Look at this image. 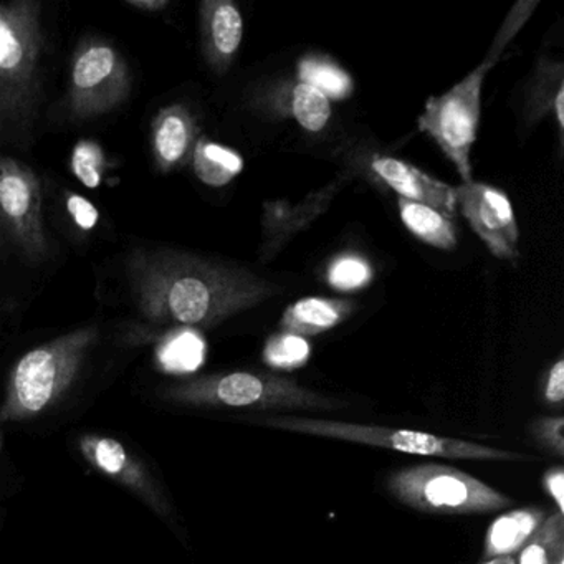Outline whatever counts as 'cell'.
<instances>
[{
    "mask_svg": "<svg viewBox=\"0 0 564 564\" xmlns=\"http://www.w3.org/2000/svg\"><path fill=\"white\" fill-rule=\"evenodd\" d=\"M200 34L207 64L216 74L229 70L243 39V21L230 0H206L200 6Z\"/></svg>",
    "mask_w": 564,
    "mask_h": 564,
    "instance_id": "cell-13",
    "label": "cell"
},
{
    "mask_svg": "<svg viewBox=\"0 0 564 564\" xmlns=\"http://www.w3.org/2000/svg\"><path fill=\"white\" fill-rule=\"evenodd\" d=\"M564 557V518L553 513L544 518L536 533L521 547L518 564H557Z\"/></svg>",
    "mask_w": 564,
    "mask_h": 564,
    "instance_id": "cell-23",
    "label": "cell"
},
{
    "mask_svg": "<svg viewBox=\"0 0 564 564\" xmlns=\"http://www.w3.org/2000/svg\"><path fill=\"white\" fill-rule=\"evenodd\" d=\"M127 4L138 11L160 12L170 6V0H127Z\"/></svg>",
    "mask_w": 564,
    "mask_h": 564,
    "instance_id": "cell-32",
    "label": "cell"
},
{
    "mask_svg": "<svg viewBox=\"0 0 564 564\" xmlns=\"http://www.w3.org/2000/svg\"><path fill=\"white\" fill-rule=\"evenodd\" d=\"M197 143V123L183 105H173L158 113L153 121V151L163 173L184 166Z\"/></svg>",
    "mask_w": 564,
    "mask_h": 564,
    "instance_id": "cell-14",
    "label": "cell"
},
{
    "mask_svg": "<svg viewBox=\"0 0 564 564\" xmlns=\"http://www.w3.org/2000/svg\"><path fill=\"white\" fill-rule=\"evenodd\" d=\"M0 226L29 259L47 256L41 183L14 158H0Z\"/></svg>",
    "mask_w": 564,
    "mask_h": 564,
    "instance_id": "cell-9",
    "label": "cell"
},
{
    "mask_svg": "<svg viewBox=\"0 0 564 564\" xmlns=\"http://www.w3.org/2000/svg\"><path fill=\"white\" fill-rule=\"evenodd\" d=\"M505 564H517V561H514L513 557L508 556L507 561H505Z\"/></svg>",
    "mask_w": 564,
    "mask_h": 564,
    "instance_id": "cell-34",
    "label": "cell"
},
{
    "mask_svg": "<svg viewBox=\"0 0 564 564\" xmlns=\"http://www.w3.org/2000/svg\"><path fill=\"white\" fill-rule=\"evenodd\" d=\"M128 276L138 312L160 326L213 328L280 293L249 270L180 250H134Z\"/></svg>",
    "mask_w": 564,
    "mask_h": 564,
    "instance_id": "cell-1",
    "label": "cell"
},
{
    "mask_svg": "<svg viewBox=\"0 0 564 564\" xmlns=\"http://www.w3.org/2000/svg\"><path fill=\"white\" fill-rule=\"evenodd\" d=\"M98 336L97 326H85L25 352L9 376L0 422L29 421L54 408L80 375Z\"/></svg>",
    "mask_w": 564,
    "mask_h": 564,
    "instance_id": "cell-3",
    "label": "cell"
},
{
    "mask_svg": "<svg viewBox=\"0 0 564 564\" xmlns=\"http://www.w3.org/2000/svg\"><path fill=\"white\" fill-rule=\"evenodd\" d=\"M372 279L371 265L361 257L343 256L328 269V283L341 292H352L368 285Z\"/></svg>",
    "mask_w": 564,
    "mask_h": 564,
    "instance_id": "cell-27",
    "label": "cell"
},
{
    "mask_svg": "<svg viewBox=\"0 0 564 564\" xmlns=\"http://www.w3.org/2000/svg\"><path fill=\"white\" fill-rule=\"evenodd\" d=\"M530 120L543 117L544 113H551L556 118L557 128L561 134L564 131V88H563V65L550 64L547 61H541L538 78L531 90Z\"/></svg>",
    "mask_w": 564,
    "mask_h": 564,
    "instance_id": "cell-21",
    "label": "cell"
},
{
    "mask_svg": "<svg viewBox=\"0 0 564 564\" xmlns=\"http://www.w3.org/2000/svg\"><path fill=\"white\" fill-rule=\"evenodd\" d=\"M72 171L75 177L88 189H98L104 181L105 161L104 150L95 141L84 140L77 143L72 153Z\"/></svg>",
    "mask_w": 564,
    "mask_h": 564,
    "instance_id": "cell-26",
    "label": "cell"
},
{
    "mask_svg": "<svg viewBox=\"0 0 564 564\" xmlns=\"http://www.w3.org/2000/svg\"><path fill=\"white\" fill-rule=\"evenodd\" d=\"M490 67V62H484L441 97L429 98L424 113L419 117V128L454 163L464 184L471 181L470 151L480 121L481 87Z\"/></svg>",
    "mask_w": 564,
    "mask_h": 564,
    "instance_id": "cell-7",
    "label": "cell"
},
{
    "mask_svg": "<svg viewBox=\"0 0 564 564\" xmlns=\"http://www.w3.org/2000/svg\"><path fill=\"white\" fill-rule=\"evenodd\" d=\"M267 427L280 431L299 432L315 437L335 438L351 444L369 447L388 448L402 454L421 455V457L462 458V460H527L530 455L488 447L477 442L462 438L441 437L427 432L411 429H391L382 425L356 424V422L328 421L312 417H265L256 421Z\"/></svg>",
    "mask_w": 564,
    "mask_h": 564,
    "instance_id": "cell-5",
    "label": "cell"
},
{
    "mask_svg": "<svg viewBox=\"0 0 564 564\" xmlns=\"http://www.w3.org/2000/svg\"><path fill=\"white\" fill-rule=\"evenodd\" d=\"M171 401L217 409L252 411H335L336 399L303 388L292 379L262 372L234 371L204 376L166 391Z\"/></svg>",
    "mask_w": 564,
    "mask_h": 564,
    "instance_id": "cell-4",
    "label": "cell"
},
{
    "mask_svg": "<svg viewBox=\"0 0 564 564\" xmlns=\"http://www.w3.org/2000/svg\"><path fill=\"white\" fill-rule=\"evenodd\" d=\"M557 564H564V557H563V560H561V561H560V563H557Z\"/></svg>",
    "mask_w": 564,
    "mask_h": 564,
    "instance_id": "cell-35",
    "label": "cell"
},
{
    "mask_svg": "<svg viewBox=\"0 0 564 564\" xmlns=\"http://www.w3.org/2000/svg\"><path fill=\"white\" fill-rule=\"evenodd\" d=\"M282 105L283 110L295 118L296 123L310 133H319L325 130L332 118V104L328 98L303 82L293 85L283 95Z\"/></svg>",
    "mask_w": 564,
    "mask_h": 564,
    "instance_id": "cell-20",
    "label": "cell"
},
{
    "mask_svg": "<svg viewBox=\"0 0 564 564\" xmlns=\"http://www.w3.org/2000/svg\"><path fill=\"white\" fill-rule=\"evenodd\" d=\"M388 488L401 503L434 514H481L510 507L507 495L485 481L441 464L412 465L389 477Z\"/></svg>",
    "mask_w": 564,
    "mask_h": 564,
    "instance_id": "cell-6",
    "label": "cell"
},
{
    "mask_svg": "<svg viewBox=\"0 0 564 564\" xmlns=\"http://www.w3.org/2000/svg\"><path fill=\"white\" fill-rule=\"evenodd\" d=\"M369 167L382 184L395 191L402 199L424 204L451 219L458 216L455 210L454 187L429 176L412 164L398 160V158L376 154L371 158Z\"/></svg>",
    "mask_w": 564,
    "mask_h": 564,
    "instance_id": "cell-12",
    "label": "cell"
},
{
    "mask_svg": "<svg viewBox=\"0 0 564 564\" xmlns=\"http://www.w3.org/2000/svg\"><path fill=\"white\" fill-rule=\"evenodd\" d=\"M544 399L547 404L557 405L564 399V359L560 358L547 372L546 382H544Z\"/></svg>",
    "mask_w": 564,
    "mask_h": 564,
    "instance_id": "cell-30",
    "label": "cell"
},
{
    "mask_svg": "<svg viewBox=\"0 0 564 564\" xmlns=\"http://www.w3.org/2000/svg\"><path fill=\"white\" fill-rule=\"evenodd\" d=\"M333 191H335L333 187L323 189L296 209H290L289 204L285 203L272 204V209H267L265 213L267 239L272 243L285 242L286 237L299 232L302 226L315 219L316 214L325 209L326 203L332 199Z\"/></svg>",
    "mask_w": 564,
    "mask_h": 564,
    "instance_id": "cell-19",
    "label": "cell"
},
{
    "mask_svg": "<svg viewBox=\"0 0 564 564\" xmlns=\"http://www.w3.org/2000/svg\"><path fill=\"white\" fill-rule=\"evenodd\" d=\"M191 161L197 180L210 187L227 186L243 170L242 156L237 151L207 138L197 140Z\"/></svg>",
    "mask_w": 564,
    "mask_h": 564,
    "instance_id": "cell-18",
    "label": "cell"
},
{
    "mask_svg": "<svg viewBox=\"0 0 564 564\" xmlns=\"http://www.w3.org/2000/svg\"><path fill=\"white\" fill-rule=\"evenodd\" d=\"M505 561H507V557H495V560L487 561L484 564H505Z\"/></svg>",
    "mask_w": 564,
    "mask_h": 564,
    "instance_id": "cell-33",
    "label": "cell"
},
{
    "mask_svg": "<svg viewBox=\"0 0 564 564\" xmlns=\"http://www.w3.org/2000/svg\"><path fill=\"white\" fill-rule=\"evenodd\" d=\"M303 84L312 85L328 100H345L351 95L352 78L339 65L322 55H306L299 65Z\"/></svg>",
    "mask_w": 564,
    "mask_h": 564,
    "instance_id": "cell-22",
    "label": "cell"
},
{
    "mask_svg": "<svg viewBox=\"0 0 564 564\" xmlns=\"http://www.w3.org/2000/svg\"><path fill=\"white\" fill-rule=\"evenodd\" d=\"M546 513L543 508H520L501 514L490 524L485 538V560L508 557L521 551L536 533Z\"/></svg>",
    "mask_w": 564,
    "mask_h": 564,
    "instance_id": "cell-16",
    "label": "cell"
},
{
    "mask_svg": "<svg viewBox=\"0 0 564 564\" xmlns=\"http://www.w3.org/2000/svg\"><path fill=\"white\" fill-rule=\"evenodd\" d=\"M455 210L465 217L481 242L497 259H518L517 217L503 191L490 184L475 183L454 187Z\"/></svg>",
    "mask_w": 564,
    "mask_h": 564,
    "instance_id": "cell-10",
    "label": "cell"
},
{
    "mask_svg": "<svg viewBox=\"0 0 564 564\" xmlns=\"http://www.w3.org/2000/svg\"><path fill=\"white\" fill-rule=\"evenodd\" d=\"M399 216L404 226L422 242L441 250L457 246V226L454 219L424 204L398 197Z\"/></svg>",
    "mask_w": 564,
    "mask_h": 564,
    "instance_id": "cell-17",
    "label": "cell"
},
{
    "mask_svg": "<svg viewBox=\"0 0 564 564\" xmlns=\"http://www.w3.org/2000/svg\"><path fill=\"white\" fill-rule=\"evenodd\" d=\"M131 91V74L123 55L105 41L80 44L72 64L70 111L78 120H90L120 107Z\"/></svg>",
    "mask_w": 564,
    "mask_h": 564,
    "instance_id": "cell-8",
    "label": "cell"
},
{
    "mask_svg": "<svg viewBox=\"0 0 564 564\" xmlns=\"http://www.w3.org/2000/svg\"><path fill=\"white\" fill-rule=\"evenodd\" d=\"M85 460L97 468L111 480L130 488L133 494L140 495L147 503L156 511L166 510L163 495L154 485L153 478L148 474L140 460L128 452L120 441L105 435L87 434L78 442Z\"/></svg>",
    "mask_w": 564,
    "mask_h": 564,
    "instance_id": "cell-11",
    "label": "cell"
},
{
    "mask_svg": "<svg viewBox=\"0 0 564 564\" xmlns=\"http://www.w3.org/2000/svg\"><path fill=\"white\" fill-rule=\"evenodd\" d=\"M41 2L0 4V140L31 130L41 97Z\"/></svg>",
    "mask_w": 564,
    "mask_h": 564,
    "instance_id": "cell-2",
    "label": "cell"
},
{
    "mask_svg": "<svg viewBox=\"0 0 564 564\" xmlns=\"http://www.w3.org/2000/svg\"><path fill=\"white\" fill-rule=\"evenodd\" d=\"M204 359V341L193 332L170 336L158 348V361L167 372H191Z\"/></svg>",
    "mask_w": 564,
    "mask_h": 564,
    "instance_id": "cell-24",
    "label": "cell"
},
{
    "mask_svg": "<svg viewBox=\"0 0 564 564\" xmlns=\"http://www.w3.org/2000/svg\"><path fill=\"white\" fill-rule=\"evenodd\" d=\"M67 210L70 214L72 219L77 224L78 229L88 230L95 229L98 224V214L97 207L90 203V200L85 199L80 194L70 193L67 196Z\"/></svg>",
    "mask_w": 564,
    "mask_h": 564,
    "instance_id": "cell-29",
    "label": "cell"
},
{
    "mask_svg": "<svg viewBox=\"0 0 564 564\" xmlns=\"http://www.w3.org/2000/svg\"><path fill=\"white\" fill-rule=\"evenodd\" d=\"M543 487L546 494L553 498L556 503L557 513H564V468L561 465L550 468L544 474Z\"/></svg>",
    "mask_w": 564,
    "mask_h": 564,
    "instance_id": "cell-31",
    "label": "cell"
},
{
    "mask_svg": "<svg viewBox=\"0 0 564 564\" xmlns=\"http://www.w3.org/2000/svg\"><path fill=\"white\" fill-rule=\"evenodd\" d=\"M310 358V345L302 336L280 333L267 341L263 359L276 369H295L305 365Z\"/></svg>",
    "mask_w": 564,
    "mask_h": 564,
    "instance_id": "cell-25",
    "label": "cell"
},
{
    "mask_svg": "<svg viewBox=\"0 0 564 564\" xmlns=\"http://www.w3.org/2000/svg\"><path fill=\"white\" fill-rule=\"evenodd\" d=\"M355 312V303L338 299L299 300L283 312L280 328L283 333L312 338L345 323Z\"/></svg>",
    "mask_w": 564,
    "mask_h": 564,
    "instance_id": "cell-15",
    "label": "cell"
},
{
    "mask_svg": "<svg viewBox=\"0 0 564 564\" xmlns=\"http://www.w3.org/2000/svg\"><path fill=\"white\" fill-rule=\"evenodd\" d=\"M563 417H546L534 422L531 432H533L534 441H536L541 447L546 448L551 454H556L557 457H563Z\"/></svg>",
    "mask_w": 564,
    "mask_h": 564,
    "instance_id": "cell-28",
    "label": "cell"
}]
</instances>
